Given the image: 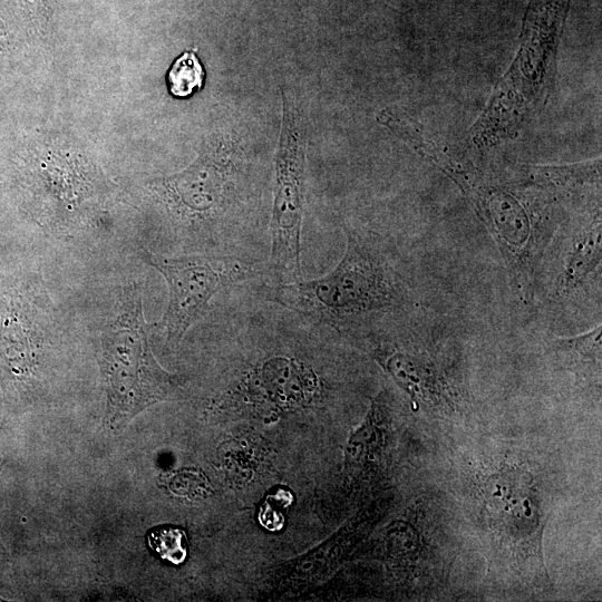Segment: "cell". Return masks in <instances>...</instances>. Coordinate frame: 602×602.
Segmentation results:
<instances>
[{
    "mask_svg": "<svg viewBox=\"0 0 602 602\" xmlns=\"http://www.w3.org/2000/svg\"><path fill=\"white\" fill-rule=\"evenodd\" d=\"M204 68L194 51H184L171 65L166 80L169 93L176 98H187L203 87Z\"/></svg>",
    "mask_w": 602,
    "mask_h": 602,
    "instance_id": "8fae6325",
    "label": "cell"
},
{
    "mask_svg": "<svg viewBox=\"0 0 602 602\" xmlns=\"http://www.w3.org/2000/svg\"><path fill=\"white\" fill-rule=\"evenodd\" d=\"M480 516L493 547L508 567H535L547 579L542 536L545 526L543 499L528 472L504 465L479 484Z\"/></svg>",
    "mask_w": 602,
    "mask_h": 602,
    "instance_id": "277c9868",
    "label": "cell"
},
{
    "mask_svg": "<svg viewBox=\"0 0 602 602\" xmlns=\"http://www.w3.org/2000/svg\"><path fill=\"white\" fill-rule=\"evenodd\" d=\"M601 324L571 338H559L553 341V349L559 352L576 355L582 361L600 363L601 360Z\"/></svg>",
    "mask_w": 602,
    "mask_h": 602,
    "instance_id": "4fadbf2b",
    "label": "cell"
},
{
    "mask_svg": "<svg viewBox=\"0 0 602 602\" xmlns=\"http://www.w3.org/2000/svg\"><path fill=\"white\" fill-rule=\"evenodd\" d=\"M346 251L328 274L262 288L264 298L317 324L361 334L402 310L409 289L373 234L347 230Z\"/></svg>",
    "mask_w": 602,
    "mask_h": 602,
    "instance_id": "6da1fadb",
    "label": "cell"
},
{
    "mask_svg": "<svg viewBox=\"0 0 602 602\" xmlns=\"http://www.w3.org/2000/svg\"><path fill=\"white\" fill-rule=\"evenodd\" d=\"M125 301L104 329L100 341L108 407L111 418L120 420L164 400L176 383L151 351L149 327L144 320L139 295L135 293Z\"/></svg>",
    "mask_w": 602,
    "mask_h": 602,
    "instance_id": "3957f363",
    "label": "cell"
},
{
    "mask_svg": "<svg viewBox=\"0 0 602 602\" xmlns=\"http://www.w3.org/2000/svg\"><path fill=\"white\" fill-rule=\"evenodd\" d=\"M143 258L167 282L169 298L163 324L167 339L173 342L204 315L215 294L255 275V271L239 259L167 258L148 251H143Z\"/></svg>",
    "mask_w": 602,
    "mask_h": 602,
    "instance_id": "8992f818",
    "label": "cell"
},
{
    "mask_svg": "<svg viewBox=\"0 0 602 602\" xmlns=\"http://www.w3.org/2000/svg\"><path fill=\"white\" fill-rule=\"evenodd\" d=\"M148 546L163 560L181 564L187 555L186 536L183 530L164 526L153 530L147 535Z\"/></svg>",
    "mask_w": 602,
    "mask_h": 602,
    "instance_id": "7c38bea8",
    "label": "cell"
},
{
    "mask_svg": "<svg viewBox=\"0 0 602 602\" xmlns=\"http://www.w3.org/2000/svg\"><path fill=\"white\" fill-rule=\"evenodd\" d=\"M373 346V356L412 401L441 414L457 410L462 399L444 365L427 346L383 336L378 330L362 333Z\"/></svg>",
    "mask_w": 602,
    "mask_h": 602,
    "instance_id": "ba28073f",
    "label": "cell"
},
{
    "mask_svg": "<svg viewBox=\"0 0 602 602\" xmlns=\"http://www.w3.org/2000/svg\"><path fill=\"white\" fill-rule=\"evenodd\" d=\"M304 156L294 115L285 111L275 163L269 270L275 283L301 279Z\"/></svg>",
    "mask_w": 602,
    "mask_h": 602,
    "instance_id": "52a82bcc",
    "label": "cell"
},
{
    "mask_svg": "<svg viewBox=\"0 0 602 602\" xmlns=\"http://www.w3.org/2000/svg\"><path fill=\"white\" fill-rule=\"evenodd\" d=\"M600 213L572 239L562 262L556 287L561 294L577 289L601 263Z\"/></svg>",
    "mask_w": 602,
    "mask_h": 602,
    "instance_id": "9c48e42d",
    "label": "cell"
},
{
    "mask_svg": "<svg viewBox=\"0 0 602 602\" xmlns=\"http://www.w3.org/2000/svg\"><path fill=\"white\" fill-rule=\"evenodd\" d=\"M465 195L496 242L516 297L524 303L531 302L537 269L550 239L545 226L522 198L483 172Z\"/></svg>",
    "mask_w": 602,
    "mask_h": 602,
    "instance_id": "5b68a950",
    "label": "cell"
},
{
    "mask_svg": "<svg viewBox=\"0 0 602 602\" xmlns=\"http://www.w3.org/2000/svg\"><path fill=\"white\" fill-rule=\"evenodd\" d=\"M570 3L571 0L530 1L516 57L472 128V140L480 149L516 135L544 105Z\"/></svg>",
    "mask_w": 602,
    "mask_h": 602,
    "instance_id": "7a4b0ae2",
    "label": "cell"
},
{
    "mask_svg": "<svg viewBox=\"0 0 602 602\" xmlns=\"http://www.w3.org/2000/svg\"><path fill=\"white\" fill-rule=\"evenodd\" d=\"M601 161L563 166L523 165L518 167L515 182L520 187L538 190H573L584 184L600 183Z\"/></svg>",
    "mask_w": 602,
    "mask_h": 602,
    "instance_id": "30bf717a",
    "label": "cell"
}]
</instances>
